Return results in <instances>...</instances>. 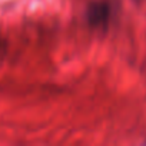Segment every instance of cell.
<instances>
[{
	"label": "cell",
	"instance_id": "2",
	"mask_svg": "<svg viewBox=\"0 0 146 146\" xmlns=\"http://www.w3.org/2000/svg\"><path fill=\"white\" fill-rule=\"evenodd\" d=\"M0 53H2V43H0Z\"/></svg>",
	"mask_w": 146,
	"mask_h": 146
},
{
	"label": "cell",
	"instance_id": "1",
	"mask_svg": "<svg viewBox=\"0 0 146 146\" xmlns=\"http://www.w3.org/2000/svg\"><path fill=\"white\" fill-rule=\"evenodd\" d=\"M110 19V6L108 3H96L89 9V22L93 25H106Z\"/></svg>",
	"mask_w": 146,
	"mask_h": 146
}]
</instances>
